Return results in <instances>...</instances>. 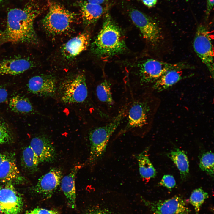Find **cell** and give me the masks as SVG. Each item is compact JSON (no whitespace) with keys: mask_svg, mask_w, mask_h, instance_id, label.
Segmentation results:
<instances>
[{"mask_svg":"<svg viewBox=\"0 0 214 214\" xmlns=\"http://www.w3.org/2000/svg\"><path fill=\"white\" fill-rule=\"evenodd\" d=\"M62 177L61 169L53 168L39 179L34 188V190L45 198H49L60 184Z\"/></svg>","mask_w":214,"mask_h":214,"instance_id":"5bb4252c","label":"cell"},{"mask_svg":"<svg viewBox=\"0 0 214 214\" xmlns=\"http://www.w3.org/2000/svg\"><path fill=\"white\" fill-rule=\"evenodd\" d=\"M129 15L146 40L154 45L160 43L163 39L162 30L155 20L136 9L131 10Z\"/></svg>","mask_w":214,"mask_h":214,"instance_id":"9c48e42d","label":"cell"},{"mask_svg":"<svg viewBox=\"0 0 214 214\" xmlns=\"http://www.w3.org/2000/svg\"><path fill=\"white\" fill-rule=\"evenodd\" d=\"M23 205L21 194L13 185L6 183L0 185V208L4 214H19Z\"/></svg>","mask_w":214,"mask_h":214,"instance_id":"8fae6325","label":"cell"},{"mask_svg":"<svg viewBox=\"0 0 214 214\" xmlns=\"http://www.w3.org/2000/svg\"><path fill=\"white\" fill-rule=\"evenodd\" d=\"M147 151V149L144 150L136 155V157L141 177L148 180L155 177L156 171L149 158Z\"/></svg>","mask_w":214,"mask_h":214,"instance_id":"603a6c76","label":"cell"},{"mask_svg":"<svg viewBox=\"0 0 214 214\" xmlns=\"http://www.w3.org/2000/svg\"><path fill=\"white\" fill-rule=\"evenodd\" d=\"M86 214H114L109 211L102 209H95L90 210Z\"/></svg>","mask_w":214,"mask_h":214,"instance_id":"1f68e13d","label":"cell"},{"mask_svg":"<svg viewBox=\"0 0 214 214\" xmlns=\"http://www.w3.org/2000/svg\"><path fill=\"white\" fill-rule=\"evenodd\" d=\"M4 40V32L0 31V42Z\"/></svg>","mask_w":214,"mask_h":214,"instance_id":"8d00e7d4","label":"cell"},{"mask_svg":"<svg viewBox=\"0 0 214 214\" xmlns=\"http://www.w3.org/2000/svg\"><path fill=\"white\" fill-rule=\"evenodd\" d=\"M143 4L149 8L154 7L156 4L157 0H141Z\"/></svg>","mask_w":214,"mask_h":214,"instance_id":"836d02e7","label":"cell"},{"mask_svg":"<svg viewBox=\"0 0 214 214\" xmlns=\"http://www.w3.org/2000/svg\"><path fill=\"white\" fill-rule=\"evenodd\" d=\"M167 155L176 166L181 179L185 180L189 174V162L185 152L179 148H175Z\"/></svg>","mask_w":214,"mask_h":214,"instance_id":"7402d4cb","label":"cell"},{"mask_svg":"<svg viewBox=\"0 0 214 214\" xmlns=\"http://www.w3.org/2000/svg\"><path fill=\"white\" fill-rule=\"evenodd\" d=\"M21 162L23 168L30 172L33 173L38 171V166L40 163L30 145L25 147L23 150Z\"/></svg>","mask_w":214,"mask_h":214,"instance_id":"d4e9b609","label":"cell"},{"mask_svg":"<svg viewBox=\"0 0 214 214\" xmlns=\"http://www.w3.org/2000/svg\"><path fill=\"white\" fill-rule=\"evenodd\" d=\"M81 166V165L75 166L69 174L62 177L61 181L62 190L67 199L68 205L72 208L76 207V176Z\"/></svg>","mask_w":214,"mask_h":214,"instance_id":"d6986e66","label":"cell"},{"mask_svg":"<svg viewBox=\"0 0 214 214\" xmlns=\"http://www.w3.org/2000/svg\"><path fill=\"white\" fill-rule=\"evenodd\" d=\"M30 146L36 155L39 163H51L56 159L55 148L49 137L42 134L33 138Z\"/></svg>","mask_w":214,"mask_h":214,"instance_id":"9a60e30c","label":"cell"},{"mask_svg":"<svg viewBox=\"0 0 214 214\" xmlns=\"http://www.w3.org/2000/svg\"><path fill=\"white\" fill-rule=\"evenodd\" d=\"M214 154L211 151L203 153L200 159L199 166L201 169L211 176L214 174Z\"/></svg>","mask_w":214,"mask_h":214,"instance_id":"4316f807","label":"cell"},{"mask_svg":"<svg viewBox=\"0 0 214 214\" xmlns=\"http://www.w3.org/2000/svg\"><path fill=\"white\" fill-rule=\"evenodd\" d=\"M107 0H87V1L90 3L101 5L105 2Z\"/></svg>","mask_w":214,"mask_h":214,"instance_id":"e575fe53","label":"cell"},{"mask_svg":"<svg viewBox=\"0 0 214 214\" xmlns=\"http://www.w3.org/2000/svg\"><path fill=\"white\" fill-rule=\"evenodd\" d=\"M17 166L14 157L7 155L0 164V182L12 184H19L24 181Z\"/></svg>","mask_w":214,"mask_h":214,"instance_id":"e0dca14e","label":"cell"},{"mask_svg":"<svg viewBox=\"0 0 214 214\" xmlns=\"http://www.w3.org/2000/svg\"><path fill=\"white\" fill-rule=\"evenodd\" d=\"M128 103L121 106L117 114L110 119L93 128L89 131V139L90 152L88 161L90 165H95L102 158L110 139L122 123L127 113Z\"/></svg>","mask_w":214,"mask_h":214,"instance_id":"3957f363","label":"cell"},{"mask_svg":"<svg viewBox=\"0 0 214 214\" xmlns=\"http://www.w3.org/2000/svg\"><path fill=\"white\" fill-rule=\"evenodd\" d=\"M142 200L153 214H189L190 212L186 201L180 196L154 202Z\"/></svg>","mask_w":214,"mask_h":214,"instance_id":"30bf717a","label":"cell"},{"mask_svg":"<svg viewBox=\"0 0 214 214\" xmlns=\"http://www.w3.org/2000/svg\"><path fill=\"white\" fill-rule=\"evenodd\" d=\"M181 70H171L165 73L152 85L151 89L159 92L171 87L183 78Z\"/></svg>","mask_w":214,"mask_h":214,"instance_id":"44dd1931","label":"cell"},{"mask_svg":"<svg viewBox=\"0 0 214 214\" xmlns=\"http://www.w3.org/2000/svg\"><path fill=\"white\" fill-rule=\"evenodd\" d=\"M76 17V14L59 4L49 2L48 11L43 19L42 24L49 33L59 34L70 29Z\"/></svg>","mask_w":214,"mask_h":214,"instance_id":"8992f818","label":"cell"},{"mask_svg":"<svg viewBox=\"0 0 214 214\" xmlns=\"http://www.w3.org/2000/svg\"><path fill=\"white\" fill-rule=\"evenodd\" d=\"M8 93L6 89L0 84V103L5 102L8 98Z\"/></svg>","mask_w":214,"mask_h":214,"instance_id":"4dcf8cb0","label":"cell"},{"mask_svg":"<svg viewBox=\"0 0 214 214\" xmlns=\"http://www.w3.org/2000/svg\"><path fill=\"white\" fill-rule=\"evenodd\" d=\"M58 92L61 100L64 103L84 102L88 96L85 75L79 74L64 80L60 84Z\"/></svg>","mask_w":214,"mask_h":214,"instance_id":"52a82bcc","label":"cell"},{"mask_svg":"<svg viewBox=\"0 0 214 214\" xmlns=\"http://www.w3.org/2000/svg\"><path fill=\"white\" fill-rule=\"evenodd\" d=\"M2 0H0V3L2 1Z\"/></svg>","mask_w":214,"mask_h":214,"instance_id":"74e56055","label":"cell"},{"mask_svg":"<svg viewBox=\"0 0 214 214\" xmlns=\"http://www.w3.org/2000/svg\"><path fill=\"white\" fill-rule=\"evenodd\" d=\"M207 0V9L206 12V16L207 18L209 16L210 12L213 7L214 0Z\"/></svg>","mask_w":214,"mask_h":214,"instance_id":"d6a6232c","label":"cell"},{"mask_svg":"<svg viewBox=\"0 0 214 214\" xmlns=\"http://www.w3.org/2000/svg\"><path fill=\"white\" fill-rule=\"evenodd\" d=\"M7 155L0 153V164L5 159Z\"/></svg>","mask_w":214,"mask_h":214,"instance_id":"d590c367","label":"cell"},{"mask_svg":"<svg viewBox=\"0 0 214 214\" xmlns=\"http://www.w3.org/2000/svg\"><path fill=\"white\" fill-rule=\"evenodd\" d=\"M194 50L202 62L214 77V51L213 40L207 26L200 24L197 27L193 42Z\"/></svg>","mask_w":214,"mask_h":214,"instance_id":"ba28073f","label":"cell"},{"mask_svg":"<svg viewBox=\"0 0 214 214\" xmlns=\"http://www.w3.org/2000/svg\"><path fill=\"white\" fill-rule=\"evenodd\" d=\"M90 37L87 32H83L70 39L62 46L61 52L67 59L73 58L86 50L90 42Z\"/></svg>","mask_w":214,"mask_h":214,"instance_id":"ac0fdd59","label":"cell"},{"mask_svg":"<svg viewBox=\"0 0 214 214\" xmlns=\"http://www.w3.org/2000/svg\"><path fill=\"white\" fill-rule=\"evenodd\" d=\"M28 214H58V213L55 210L37 208L30 211Z\"/></svg>","mask_w":214,"mask_h":214,"instance_id":"f546056e","label":"cell"},{"mask_svg":"<svg viewBox=\"0 0 214 214\" xmlns=\"http://www.w3.org/2000/svg\"><path fill=\"white\" fill-rule=\"evenodd\" d=\"M209 197L207 193L201 188H196L192 192L189 201L193 207L196 214H198L205 201Z\"/></svg>","mask_w":214,"mask_h":214,"instance_id":"484cf974","label":"cell"},{"mask_svg":"<svg viewBox=\"0 0 214 214\" xmlns=\"http://www.w3.org/2000/svg\"><path fill=\"white\" fill-rule=\"evenodd\" d=\"M83 23L89 25L96 22L104 13V9L101 5L92 3L87 1L78 2Z\"/></svg>","mask_w":214,"mask_h":214,"instance_id":"ffe728a7","label":"cell"},{"mask_svg":"<svg viewBox=\"0 0 214 214\" xmlns=\"http://www.w3.org/2000/svg\"><path fill=\"white\" fill-rule=\"evenodd\" d=\"M9 106L12 111L17 113L28 114L34 111L30 100L23 96L17 95L13 97L9 100Z\"/></svg>","mask_w":214,"mask_h":214,"instance_id":"cb8c5ba5","label":"cell"},{"mask_svg":"<svg viewBox=\"0 0 214 214\" xmlns=\"http://www.w3.org/2000/svg\"><path fill=\"white\" fill-rule=\"evenodd\" d=\"M126 48L121 31L108 13L106 14L101 29L91 45V50L102 58L123 52Z\"/></svg>","mask_w":214,"mask_h":214,"instance_id":"277c9868","label":"cell"},{"mask_svg":"<svg viewBox=\"0 0 214 214\" xmlns=\"http://www.w3.org/2000/svg\"><path fill=\"white\" fill-rule=\"evenodd\" d=\"M12 139V133L9 125L0 117V144L9 143Z\"/></svg>","mask_w":214,"mask_h":214,"instance_id":"83f0119b","label":"cell"},{"mask_svg":"<svg viewBox=\"0 0 214 214\" xmlns=\"http://www.w3.org/2000/svg\"><path fill=\"white\" fill-rule=\"evenodd\" d=\"M95 93L100 109L111 117L115 115L121 106L117 107L114 97L111 83L106 78L102 80L97 85Z\"/></svg>","mask_w":214,"mask_h":214,"instance_id":"7c38bea8","label":"cell"},{"mask_svg":"<svg viewBox=\"0 0 214 214\" xmlns=\"http://www.w3.org/2000/svg\"><path fill=\"white\" fill-rule=\"evenodd\" d=\"M154 106L150 93L130 95L126 115L117 130L115 138L128 132H144L148 130L151 125Z\"/></svg>","mask_w":214,"mask_h":214,"instance_id":"7a4b0ae2","label":"cell"},{"mask_svg":"<svg viewBox=\"0 0 214 214\" xmlns=\"http://www.w3.org/2000/svg\"><path fill=\"white\" fill-rule=\"evenodd\" d=\"M0 211H1V209H0Z\"/></svg>","mask_w":214,"mask_h":214,"instance_id":"f35d334b","label":"cell"},{"mask_svg":"<svg viewBox=\"0 0 214 214\" xmlns=\"http://www.w3.org/2000/svg\"><path fill=\"white\" fill-rule=\"evenodd\" d=\"M159 184L171 190L175 186L176 182L174 178L172 175L166 174L163 177Z\"/></svg>","mask_w":214,"mask_h":214,"instance_id":"f1b7e54d","label":"cell"},{"mask_svg":"<svg viewBox=\"0 0 214 214\" xmlns=\"http://www.w3.org/2000/svg\"><path fill=\"white\" fill-rule=\"evenodd\" d=\"M34 66L29 58L17 56L3 59L0 62V74L15 75L23 73Z\"/></svg>","mask_w":214,"mask_h":214,"instance_id":"2e32d148","label":"cell"},{"mask_svg":"<svg viewBox=\"0 0 214 214\" xmlns=\"http://www.w3.org/2000/svg\"><path fill=\"white\" fill-rule=\"evenodd\" d=\"M27 87L29 92L45 97L53 96L57 90L56 79L50 75H41L31 77Z\"/></svg>","mask_w":214,"mask_h":214,"instance_id":"4fadbf2b","label":"cell"},{"mask_svg":"<svg viewBox=\"0 0 214 214\" xmlns=\"http://www.w3.org/2000/svg\"><path fill=\"white\" fill-rule=\"evenodd\" d=\"M193 68L192 66L184 62L173 63L153 59H148L140 65L137 82L128 88L130 95L133 96L146 93L148 85L151 84H153L160 76L168 71L174 70H182Z\"/></svg>","mask_w":214,"mask_h":214,"instance_id":"5b68a950","label":"cell"},{"mask_svg":"<svg viewBox=\"0 0 214 214\" xmlns=\"http://www.w3.org/2000/svg\"><path fill=\"white\" fill-rule=\"evenodd\" d=\"M41 12L39 6L32 1L23 8L10 9L7 13L6 29L4 32L5 41L29 44L37 43L34 23Z\"/></svg>","mask_w":214,"mask_h":214,"instance_id":"6da1fadb","label":"cell"}]
</instances>
